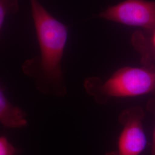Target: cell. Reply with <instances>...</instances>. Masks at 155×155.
<instances>
[{
  "mask_svg": "<svg viewBox=\"0 0 155 155\" xmlns=\"http://www.w3.org/2000/svg\"><path fill=\"white\" fill-rule=\"evenodd\" d=\"M40 49V57L28 60L22 70L35 81L42 93H66L61 61L68 38V28L48 13L38 0H30Z\"/></svg>",
  "mask_w": 155,
  "mask_h": 155,
  "instance_id": "cell-1",
  "label": "cell"
},
{
  "mask_svg": "<svg viewBox=\"0 0 155 155\" xmlns=\"http://www.w3.org/2000/svg\"><path fill=\"white\" fill-rule=\"evenodd\" d=\"M84 84L87 93L100 104L111 98L155 95V65L125 67L118 70L105 82L93 78L87 79Z\"/></svg>",
  "mask_w": 155,
  "mask_h": 155,
  "instance_id": "cell-2",
  "label": "cell"
},
{
  "mask_svg": "<svg viewBox=\"0 0 155 155\" xmlns=\"http://www.w3.org/2000/svg\"><path fill=\"white\" fill-rule=\"evenodd\" d=\"M99 16L113 22L150 31L155 27V1L125 0L107 8Z\"/></svg>",
  "mask_w": 155,
  "mask_h": 155,
  "instance_id": "cell-3",
  "label": "cell"
},
{
  "mask_svg": "<svg viewBox=\"0 0 155 155\" xmlns=\"http://www.w3.org/2000/svg\"><path fill=\"white\" fill-rule=\"evenodd\" d=\"M145 112L139 106H132L122 111L119 121L123 127L118 141V155H139L147 145L143 120Z\"/></svg>",
  "mask_w": 155,
  "mask_h": 155,
  "instance_id": "cell-4",
  "label": "cell"
},
{
  "mask_svg": "<svg viewBox=\"0 0 155 155\" xmlns=\"http://www.w3.org/2000/svg\"><path fill=\"white\" fill-rule=\"evenodd\" d=\"M27 114L20 107L13 105L0 87V124L9 128L26 127Z\"/></svg>",
  "mask_w": 155,
  "mask_h": 155,
  "instance_id": "cell-5",
  "label": "cell"
},
{
  "mask_svg": "<svg viewBox=\"0 0 155 155\" xmlns=\"http://www.w3.org/2000/svg\"><path fill=\"white\" fill-rule=\"evenodd\" d=\"M148 34L137 32L132 36V43L141 54L144 64H154L155 59V27Z\"/></svg>",
  "mask_w": 155,
  "mask_h": 155,
  "instance_id": "cell-6",
  "label": "cell"
},
{
  "mask_svg": "<svg viewBox=\"0 0 155 155\" xmlns=\"http://www.w3.org/2000/svg\"><path fill=\"white\" fill-rule=\"evenodd\" d=\"M18 9L17 0H0V30L5 17L9 13H16Z\"/></svg>",
  "mask_w": 155,
  "mask_h": 155,
  "instance_id": "cell-7",
  "label": "cell"
},
{
  "mask_svg": "<svg viewBox=\"0 0 155 155\" xmlns=\"http://www.w3.org/2000/svg\"><path fill=\"white\" fill-rule=\"evenodd\" d=\"M17 150L4 136L0 137V155H15Z\"/></svg>",
  "mask_w": 155,
  "mask_h": 155,
  "instance_id": "cell-8",
  "label": "cell"
},
{
  "mask_svg": "<svg viewBox=\"0 0 155 155\" xmlns=\"http://www.w3.org/2000/svg\"><path fill=\"white\" fill-rule=\"evenodd\" d=\"M147 109L155 114V98L150 100L147 105Z\"/></svg>",
  "mask_w": 155,
  "mask_h": 155,
  "instance_id": "cell-9",
  "label": "cell"
},
{
  "mask_svg": "<svg viewBox=\"0 0 155 155\" xmlns=\"http://www.w3.org/2000/svg\"><path fill=\"white\" fill-rule=\"evenodd\" d=\"M155 117V114H154ZM152 155H155V125L154 130L153 133V139H152Z\"/></svg>",
  "mask_w": 155,
  "mask_h": 155,
  "instance_id": "cell-10",
  "label": "cell"
},
{
  "mask_svg": "<svg viewBox=\"0 0 155 155\" xmlns=\"http://www.w3.org/2000/svg\"><path fill=\"white\" fill-rule=\"evenodd\" d=\"M106 155H118V153H117V151H116V152L115 151H112V152L107 153Z\"/></svg>",
  "mask_w": 155,
  "mask_h": 155,
  "instance_id": "cell-11",
  "label": "cell"
}]
</instances>
